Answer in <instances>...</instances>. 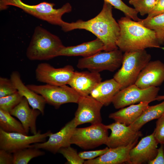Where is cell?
<instances>
[{
  "label": "cell",
  "mask_w": 164,
  "mask_h": 164,
  "mask_svg": "<svg viewBox=\"0 0 164 164\" xmlns=\"http://www.w3.org/2000/svg\"><path fill=\"white\" fill-rule=\"evenodd\" d=\"M112 6L104 2L102 9L95 17L84 21L79 20L75 22H66L61 28L67 32L76 29H84L95 35L103 43L105 51H111L118 48L116 41L120 28L118 22L113 17Z\"/></svg>",
  "instance_id": "obj_1"
},
{
  "label": "cell",
  "mask_w": 164,
  "mask_h": 164,
  "mask_svg": "<svg viewBox=\"0 0 164 164\" xmlns=\"http://www.w3.org/2000/svg\"><path fill=\"white\" fill-rule=\"evenodd\" d=\"M118 22L120 31L116 41L118 48L125 52L155 48L164 50L160 46L155 32L145 26L138 21L127 16L123 17Z\"/></svg>",
  "instance_id": "obj_2"
},
{
  "label": "cell",
  "mask_w": 164,
  "mask_h": 164,
  "mask_svg": "<svg viewBox=\"0 0 164 164\" xmlns=\"http://www.w3.org/2000/svg\"><path fill=\"white\" fill-rule=\"evenodd\" d=\"M55 5L53 3L46 2L36 5H30L21 0H0L1 11L7 9L9 6H15L40 19L61 28L66 22L62 19V16L71 12L72 7L68 2L57 9L54 8Z\"/></svg>",
  "instance_id": "obj_3"
},
{
  "label": "cell",
  "mask_w": 164,
  "mask_h": 164,
  "mask_svg": "<svg viewBox=\"0 0 164 164\" xmlns=\"http://www.w3.org/2000/svg\"><path fill=\"white\" fill-rule=\"evenodd\" d=\"M64 46L58 37L38 26L35 29L26 55L31 60H48L58 56Z\"/></svg>",
  "instance_id": "obj_4"
},
{
  "label": "cell",
  "mask_w": 164,
  "mask_h": 164,
  "mask_svg": "<svg viewBox=\"0 0 164 164\" xmlns=\"http://www.w3.org/2000/svg\"><path fill=\"white\" fill-rule=\"evenodd\" d=\"M151 58L145 49L125 52L121 67L113 77L121 90L135 84L140 73Z\"/></svg>",
  "instance_id": "obj_5"
},
{
  "label": "cell",
  "mask_w": 164,
  "mask_h": 164,
  "mask_svg": "<svg viewBox=\"0 0 164 164\" xmlns=\"http://www.w3.org/2000/svg\"><path fill=\"white\" fill-rule=\"evenodd\" d=\"M122 52L118 48L110 51H101L79 59L77 66L80 69L98 73L105 70L114 72L121 65Z\"/></svg>",
  "instance_id": "obj_6"
},
{
  "label": "cell",
  "mask_w": 164,
  "mask_h": 164,
  "mask_svg": "<svg viewBox=\"0 0 164 164\" xmlns=\"http://www.w3.org/2000/svg\"><path fill=\"white\" fill-rule=\"evenodd\" d=\"M26 85L34 92L42 95L46 103L56 109L66 103L77 104L80 96L70 87L67 85L57 86L46 84L43 85L30 84Z\"/></svg>",
  "instance_id": "obj_7"
},
{
  "label": "cell",
  "mask_w": 164,
  "mask_h": 164,
  "mask_svg": "<svg viewBox=\"0 0 164 164\" xmlns=\"http://www.w3.org/2000/svg\"><path fill=\"white\" fill-rule=\"evenodd\" d=\"M108 130L106 125L102 123L85 128H76L72 135L70 144L84 150L105 145L108 136Z\"/></svg>",
  "instance_id": "obj_8"
},
{
  "label": "cell",
  "mask_w": 164,
  "mask_h": 164,
  "mask_svg": "<svg viewBox=\"0 0 164 164\" xmlns=\"http://www.w3.org/2000/svg\"><path fill=\"white\" fill-rule=\"evenodd\" d=\"M159 90L157 87L141 89L134 84L120 90L114 97L112 103L117 109L137 103H150L156 100Z\"/></svg>",
  "instance_id": "obj_9"
},
{
  "label": "cell",
  "mask_w": 164,
  "mask_h": 164,
  "mask_svg": "<svg viewBox=\"0 0 164 164\" xmlns=\"http://www.w3.org/2000/svg\"><path fill=\"white\" fill-rule=\"evenodd\" d=\"M52 132L49 131L41 133L39 130L32 135L18 132H9L0 129V149L12 153L19 150L31 146L32 145L46 141Z\"/></svg>",
  "instance_id": "obj_10"
},
{
  "label": "cell",
  "mask_w": 164,
  "mask_h": 164,
  "mask_svg": "<svg viewBox=\"0 0 164 164\" xmlns=\"http://www.w3.org/2000/svg\"><path fill=\"white\" fill-rule=\"evenodd\" d=\"M72 66L67 65L55 68L49 64H39L35 70L36 78L40 82L53 85L61 86L68 84L74 73Z\"/></svg>",
  "instance_id": "obj_11"
},
{
  "label": "cell",
  "mask_w": 164,
  "mask_h": 164,
  "mask_svg": "<svg viewBox=\"0 0 164 164\" xmlns=\"http://www.w3.org/2000/svg\"><path fill=\"white\" fill-rule=\"evenodd\" d=\"M74 118L78 125L86 123L92 124L101 123V110L103 106L90 95L80 96Z\"/></svg>",
  "instance_id": "obj_12"
},
{
  "label": "cell",
  "mask_w": 164,
  "mask_h": 164,
  "mask_svg": "<svg viewBox=\"0 0 164 164\" xmlns=\"http://www.w3.org/2000/svg\"><path fill=\"white\" fill-rule=\"evenodd\" d=\"M77 126L73 118L66 124L58 132L54 133H51L47 141L35 143L32 145L55 154L58 152L60 148L70 146V139Z\"/></svg>",
  "instance_id": "obj_13"
},
{
  "label": "cell",
  "mask_w": 164,
  "mask_h": 164,
  "mask_svg": "<svg viewBox=\"0 0 164 164\" xmlns=\"http://www.w3.org/2000/svg\"><path fill=\"white\" fill-rule=\"evenodd\" d=\"M106 126L111 131L105 144L110 148L126 146L142 135L140 131H135L129 125L118 122L115 121Z\"/></svg>",
  "instance_id": "obj_14"
},
{
  "label": "cell",
  "mask_w": 164,
  "mask_h": 164,
  "mask_svg": "<svg viewBox=\"0 0 164 164\" xmlns=\"http://www.w3.org/2000/svg\"><path fill=\"white\" fill-rule=\"evenodd\" d=\"M158 144L154 132L142 138L130 150L128 163L141 164L152 160L157 155Z\"/></svg>",
  "instance_id": "obj_15"
},
{
  "label": "cell",
  "mask_w": 164,
  "mask_h": 164,
  "mask_svg": "<svg viewBox=\"0 0 164 164\" xmlns=\"http://www.w3.org/2000/svg\"><path fill=\"white\" fill-rule=\"evenodd\" d=\"M164 81V63L159 60L149 61L139 74L135 84L141 89L158 87Z\"/></svg>",
  "instance_id": "obj_16"
},
{
  "label": "cell",
  "mask_w": 164,
  "mask_h": 164,
  "mask_svg": "<svg viewBox=\"0 0 164 164\" xmlns=\"http://www.w3.org/2000/svg\"><path fill=\"white\" fill-rule=\"evenodd\" d=\"M102 79L99 73L75 71L68 84L80 96H87L90 95Z\"/></svg>",
  "instance_id": "obj_17"
},
{
  "label": "cell",
  "mask_w": 164,
  "mask_h": 164,
  "mask_svg": "<svg viewBox=\"0 0 164 164\" xmlns=\"http://www.w3.org/2000/svg\"><path fill=\"white\" fill-rule=\"evenodd\" d=\"M9 113L19 120L27 134L29 131L33 135L37 133L36 120L41 113L38 110L31 108L26 98L23 97L19 104Z\"/></svg>",
  "instance_id": "obj_18"
},
{
  "label": "cell",
  "mask_w": 164,
  "mask_h": 164,
  "mask_svg": "<svg viewBox=\"0 0 164 164\" xmlns=\"http://www.w3.org/2000/svg\"><path fill=\"white\" fill-rule=\"evenodd\" d=\"M138 139L125 146L110 148V150L96 158L85 161L84 164H121L128 163L131 149L138 142Z\"/></svg>",
  "instance_id": "obj_19"
},
{
  "label": "cell",
  "mask_w": 164,
  "mask_h": 164,
  "mask_svg": "<svg viewBox=\"0 0 164 164\" xmlns=\"http://www.w3.org/2000/svg\"><path fill=\"white\" fill-rule=\"evenodd\" d=\"M10 79L18 92L22 97L26 98L32 108L38 110L43 115L45 106L46 103L44 98L25 85L18 72L14 71L12 72Z\"/></svg>",
  "instance_id": "obj_20"
},
{
  "label": "cell",
  "mask_w": 164,
  "mask_h": 164,
  "mask_svg": "<svg viewBox=\"0 0 164 164\" xmlns=\"http://www.w3.org/2000/svg\"><path fill=\"white\" fill-rule=\"evenodd\" d=\"M121 89L120 84L113 78L101 82L90 95L103 106H108L112 103L114 97Z\"/></svg>",
  "instance_id": "obj_21"
},
{
  "label": "cell",
  "mask_w": 164,
  "mask_h": 164,
  "mask_svg": "<svg viewBox=\"0 0 164 164\" xmlns=\"http://www.w3.org/2000/svg\"><path fill=\"white\" fill-rule=\"evenodd\" d=\"M104 50V45L99 39L75 46H64L59 53L58 56H81L83 57L91 56Z\"/></svg>",
  "instance_id": "obj_22"
},
{
  "label": "cell",
  "mask_w": 164,
  "mask_h": 164,
  "mask_svg": "<svg viewBox=\"0 0 164 164\" xmlns=\"http://www.w3.org/2000/svg\"><path fill=\"white\" fill-rule=\"evenodd\" d=\"M148 102H141L138 104H132L128 107L122 108L110 114L109 118L118 122L129 126L135 122L144 111L149 106Z\"/></svg>",
  "instance_id": "obj_23"
},
{
  "label": "cell",
  "mask_w": 164,
  "mask_h": 164,
  "mask_svg": "<svg viewBox=\"0 0 164 164\" xmlns=\"http://www.w3.org/2000/svg\"><path fill=\"white\" fill-rule=\"evenodd\" d=\"M164 114V101L154 105L149 106L140 116L129 126L134 130L138 131L147 122L158 119Z\"/></svg>",
  "instance_id": "obj_24"
},
{
  "label": "cell",
  "mask_w": 164,
  "mask_h": 164,
  "mask_svg": "<svg viewBox=\"0 0 164 164\" xmlns=\"http://www.w3.org/2000/svg\"><path fill=\"white\" fill-rule=\"evenodd\" d=\"M146 27L154 31L161 45L164 43V13L138 21Z\"/></svg>",
  "instance_id": "obj_25"
},
{
  "label": "cell",
  "mask_w": 164,
  "mask_h": 164,
  "mask_svg": "<svg viewBox=\"0 0 164 164\" xmlns=\"http://www.w3.org/2000/svg\"><path fill=\"white\" fill-rule=\"evenodd\" d=\"M12 116L9 112L0 109V129L7 132L27 135L21 122Z\"/></svg>",
  "instance_id": "obj_26"
},
{
  "label": "cell",
  "mask_w": 164,
  "mask_h": 164,
  "mask_svg": "<svg viewBox=\"0 0 164 164\" xmlns=\"http://www.w3.org/2000/svg\"><path fill=\"white\" fill-rule=\"evenodd\" d=\"M13 154V164H27L32 159L44 155L45 152L32 145L18 150Z\"/></svg>",
  "instance_id": "obj_27"
},
{
  "label": "cell",
  "mask_w": 164,
  "mask_h": 164,
  "mask_svg": "<svg viewBox=\"0 0 164 164\" xmlns=\"http://www.w3.org/2000/svg\"><path fill=\"white\" fill-rule=\"evenodd\" d=\"M159 0H129V4L143 16L151 12L157 5Z\"/></svg>",
  "instance_id": "obj_28"
},
{
  "label": "cell",
  "mask_w": 164,
  "mask_h": 164,
  "mask_svg": "<svg viewBox=\"0 0 164 164\" xmlns=\"http://www.w3.org/2000/svg\"><path fill=\"white\" fill-rule=\"evenodd\" d=\"M114 8L122 12L125 16L130 18L133 20L138 21L141 19L138 16V13L133 8L126 5L122 0H104Z\"/></svg>",
  "instance_id": "obj_29"
},
{
  "label": "cell",
  "mask_w": 164,
  "mask_h": 164,
  "mask_svg": "<svg viewBox=\"0 0 164 164\" xmlns=\"http://www.w3.org/2000/svg\"><path fill=\"white\" fill-rule=\"evenodd\" d=\"M23 97L18 91L10 95L0 98V109L10 112L21 101Z\"/></svg>",
  "instance_id": "obj_30"
},
{
  "label": "cell",
  "mask_w": 164,
  "mask_h": 164,
  "mask_svg": "<svg viewBox=\"0 0 164 164\" xmlns=\"http://www.w3.org/2000/svg\"><path fill=\"white\" fill-rule=\"evenodd\" d=\"M58 152L61 154L66 159L67 164H83L84 160L82 159L77 150L70 146L60 148Z\"/></svg>",
  "instance_id": "obj_31"
},
{
  "label": "cell",
  "mask_w": 164,
  "mask_h": 164,
  "mask_svg": "<svg viewBox=\"0 0 164 164\" xmlns=\"http://www.w3.org/2000/svg\"><path fill=\"white\" fill-rule=\"evenodd\" d=\"M17 91L12 80L6 78L0 77V98L12 94Z\"/></svg>",
  "instance_id": "obj_32"
},
{
  "label": "cell",
  "mask_w": 164,
  "mask_h": 164,
  "mask_svg": "<svg viewBox=\"0 0 164 164\" xmlns=\"http://www.w3.org/2000/svg\"><path fill=\"white\" fill-rule=\"evenodd\" d=\"M153 132L155 138L159 143L164 144V114L158 119Z\"/></svg>",
  "instance_id": "obj_33"
},
{
  "label": "cell",
  "mask_w": 164,
  "mask_h": 164,
  "mask_svg": "<svg viewBox=\"0 0 164 164\" xmlns=\"http://www.w3.org/2000/svg\"><path fill=\"white\" fill-rule=\"evenodd\" d=\"M110 149L107 147L105 148L93 151H84L78 153L80 157L84 160H91L96 158L104 154Z\"/></svg>",
  "instance_id": "obj_34"
},
{
  "label": "cell",
  "mask_w": 164,
  "mask_h": 164,
  "mask_svg": "<svg viewBox=\"0 0 164 164\" xmlns=\"http://www.w3.org/2000/svg\"><path fill=\"white\" fill-rule=\"evenodd\" d=\"M12 153L2 149L0 150V164H13Z\"/></svg>",
  "instance_id": "obj_35"
},
{
  "label": "cell",
  "mask_w": 164,
  "mask_h": 164,
  "mask_svg": "<svg viewBox=\"0 0 164 164\" xmlns=\"http://www.w3.org/2000/svg\"><path fill=\"white\" fill-rule=\"evenodd\" d=\"M149 164H164V151L163 144H161L158 148L157 153L155 158L149 161Z\"/></svg>",
  "instance_id": "obj_36"
},
{
  "label": "cell",
  "mask_w": 164,
  "mask_h": 164,
  "mask_svg": "<svg viewBox=\"0 0 164 164\" xmlns=\"http://www.w3.org/2000/svg\"><path fill=\"white\" fill-rule=\"evenodd\" d=\"M163 13H164V0H159L156 6L148 15L146 18H150Z\"/></svg>",
  "instance_id": "obj_37"
},
{
  "label": "cell",
  "mask_w": 164,
  "mask_h": 164,
  "mask_svg": "<svg viewBox=\"0 0 164 164\" xmlns=\"http://www.w3.org/2000/svg\"><path fill=\"white\" fill-rule=\"evenodd\" d=\"M163 100H164V95L158 96L156 98V100L158 101H160Z\"/></svg>",
  "instance_id": "obj_38"
},
{
  "label": "cell",
  "mask_w": 164,
  "mask_h": 164,
  "mask_svg": "<svg viewBox=\"0 0 164 164\" xmlns=\"http://www.w3.org/2000/svg\"><path fill=\"white\" fill-rule=\"evenodd\" d=\"M163 149H164V144H163Z\"/></svg>",
  "instance_id": "obj_39"
}]
</instances>
